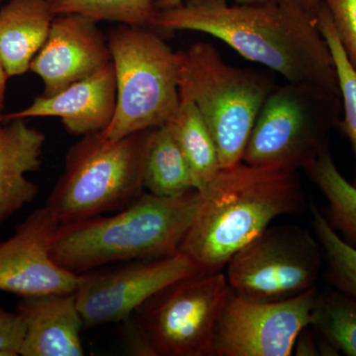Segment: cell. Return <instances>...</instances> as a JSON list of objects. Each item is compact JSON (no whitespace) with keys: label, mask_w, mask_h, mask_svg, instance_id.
Listing matches in <instances>:
<instances>
[{"label":"cell","mask_w":356,"mask_h":356,"mask_svg":"<svg viewBox=\"0 0 356 356\" xmlns=\"http://www.w3.org/2000/svg\"><path fill=\"white\" fill-rule=\"evenodd\" d=\"M324 254L317 238L298 225L267 227L227 264L234 294L255 301L292 298L317 286Z\"/></svg>","instance_id":"obj_9"},{"label":"cell","mask_w":356,"mask_h":356,"mask_svg":"<svg viewBox=\"0 0 356 356\" xmlns=\"http://www.w3.org/2000/svg\"><path fill=\"white\" fill-rule=\"evenodd\" d=\"M198 209L179 245L200 273H219L282 215L306 207L298 172L241 161L221 168L200 192Z\"/></svg>","instance_id":"obj_2"},{"label":"cell","mask_w":356,"mask_h":356,"mask_svg":"<svg viewBox=\"0 0 356 356\" xmlns=\"http://www.w3.org/2000/svg\"><path fill=\"white\" fill-rule=\"evenodd\" d=\"M154 128L120 140L99 133L70 147L65 170L47 199L58 225L123 210L144 193L145 161Z\"/></svg>","instance_id":"obj_4"},{"label":"cell","mask_w":356,"mask_h":356,"mask_svg":"<svg viewBox=\"0 0 356 356\" xmlns=\"http://www.w3.org/2000/svg\"><path fill=\"white\" fill-rule=\"evenodd\" d=\"M341 93L307 81L276 84L257 115L243 152L248 165L304 170L330 147L339 127Z\"/></svg>","instance_id":"obj_7"},{"label":"cell","mask_w":356,"mask_h":356,"mask_svg":"<svg viewBox=\"0 0 356 356\" xmlns=\"http://www.w3.org/2000/svg\"><path fill=\"white\" fill-rule=\"evenodd\" d=\"M304 172L327 200L323 214L330 226L341 233L344 242L356 247V186L337 170L330 147L307 165Z\"/></svg>","instance_id":"obj_20"},{"label":"cell","mask_w":356,"mask_h":356,"mask_svg":"<svg viewBox=\"0 0 356 356\" xmlns=\"http://www.w3.org/2000/svg\"><path fill=\"white\" fill-rule=\"evenodd\" d=\"M144 184L149 193L161 197H175L196 189L188 163L165 124L152 133Z\"/></svg>","instance_id":"obj_19"},{"label":"cell","mask_w":356,"mask_h":356,"mask_svg":"<svg viewBox=\"0 0 356 356\" xmlns=\"http://www.w3.org/2000/svg\"><path fill=\"white\" fill-rule=\"evenodd\" d=\"M344 51L356 67V0H323Z\"/></svg>","instance_id":"obj_25"},{"label":"cell","mask_w":356,"mask_h":356,"mask_svg":"<svg viewBox=\"0 0 356 356\" xmlns=\"http://www.w3.org/2000/svg\"><path fill=\"white\" fill-rule=\"evenodd\" d=\"M184 0H154L156 8L159 10H165V9L173 8V7L179 6ZM238 4H264L271 3V2L277 1V0H234Z\"/></svg>","instance_id":"obj_29"},{"label":"cell","mask_w":356,"mask_h":356,"mask_svg":"<svg viewBox=\"0 0 356 356\" xmlns=\"http://www.w3.org/2000/svg\"><path fill=\"white\" fill-rule=\"evenodd\" d=\"M314 233L324 254V278L332 287L356 298V248L344 242L330 226L317 204L311 200Z\"/></svg>","instance_id":"obj_22"},{"label":"cell","mask_w":356,"mask_h":356,"mask_svg":"<svg viewBox=\"0 0 356 356\" xmlns=\"http://www.w3.org/2000/svg\"><path fill=\"white\" fill-rule=\"evenodd\" d=\"M315 16L318 30L329 46L336 67L343 112V119L339 122V128L348 138L353 147L355 161L353 184L356 186V67L351 64L339 41L331 14L324 2L318 6Z\"/></svg>","instance_id":"obj_23"},{"label":"cell","mask_w":356,"mask_h":356,"mask_svg":"<svg viewBox=\"0 0 356 356\" xmlns=\"http://www.w3.org/2000/svg\"><path fill=\"white\" fill-rule=\"evenodd\" d=\"M117 102L113 62L53 96L36 97L27 108L3 116L14 118L58 117L67 132L76 136L99 133L113 119Z\"/></svg>","instance_id":"obj_14"},{"label":"cell","mask_w":356,"mask_h":356,"mask_svg":"<svg viewBox=\"0 0 356 356\" xmlns=\"http://www.w3.org/2000/svg\"><path fill=\"white\" fill-rule=\"evenodd\" d=\"M179 58V93L200 111L222 168L241 163L257 115L276 86L273 74L234 67L212 44L198 42Z\"/></svg>","instance_id":"obj_5"},{"label":"cell","mask_w":356,"mask_h":356,"mask_svg":"<svg viewBox=\"0 0 356 356\" xmlns=\"http://www.w3.org/2000/svg\"><path fill=\"white\" fill-rule=\"evenodd\" d=\"M322 1L323 0H301L302 4L305 6L307 10L314 14L316 13Z\"/></svg>","instance_id":"obj_31"},{"label":"cell","mask_w":356,"mask_h":356,"mask_svg":"<svg viewBox=\"0 0 356 356\" xmlns=\"http://www.w3.org/2000/svg\"><path fill=\"white\" fill-rule=\"evenodd\" d=\"M9 77L7 76L6 70L4 69L3 63L0 58V122L3 121V116L1 115L3 109L4 98H6V83Z\"/></svg>","instance_id":"obj_30"},{"label":"cell","mask_w":356,"mask_h":356,"mask_svg":"<svg viewBox=\"0 0 356 356\" xmlns=\"http://www.w3.org/2000/svg\"><path fill=\"white\" fill-rule=\"evenodd\" d=\"M58 226L44 206L18 225L10 238L0 242V291L21 298L76 291L77 275L58 266L51 255Z\"/></svg>","instance_id":"obj_12"},{"label":"cell","mask_w":356,"mask_h":356,"mask_svg":"<svg viewBox=\"0 0 356 356\" xmlns=\"http://www.w3.org/2000/svg\"><path fill=\"white\" fill-rule=\"evenodd\" d=\"M97 21L81 14L56 16L30 70L41 77L44 96H53L112 62Z\"/></svg>","instance_id":"obj_13"},{"label":"cell","mask_w":356,"mask_h":356,"mask_svg":"<svg viewBox=\"0 0 356 356\" xmlns=\"http://www.w3.org/2000/svg\"><path fill=\"white\" fill-rule=\"evenodd\" d=\"M56 15L81 14L97 21L153 28L154 0H48Z\"/></svg>","instance_id":"obj_24"},{"label":"cell","mask_w":356,"mask_h":356,"mask_svg":"<svg viewBox=\"0 0 356 356\" xmlns=\"http://www.w3.org/2000/svg\"><path fill=\"white\" fill-rule=\"evenodd\" d=\"M165 125L188 163L195 188L203 191L222 168L209 128L191 98L179 93L177 111Z\"/></svg>","instance_id":"obj_18"},{"label":"cell","mask_w":356,"mask_h":356,"mask_svg":"<svg viewBox=\"0 0 356 356\" xmlns=\"http://www.w3.org/2000/svg\"><path fill=\"white\" fill-rule=\"evenodd\" d=\"M233 294L222 271L197 273L156 293L135 318L156 356H212L218 322Z\"/></svg>","instance_id":"obj_8"},{"label":"cell","mask_w":356,"mask_h":356,"mask_svg":"<svg viewBox=\"0 0 356 356\" xmlns=\"http://www.w3.org/2000/svg\"><path fill=\"white\" fill-rule=\"evenodd\" d=\"M125 334L126 341L133 355L143 356H156L149 339L143 331L142 327L138 324L136 318L131 317L125 321Z\"/></svg>","instance_id":"obj_27"},{"label":"cell","mask_w":356,"mask_h":356,"mask_svg":"<svg viewBox=\"0 0 356 356\" xmlns=\"http://www.w3.org/2000/svg\"><path fill=\"white\" fill-rule=\"evenodd\" d=\"M200 192L161 197L144 192L112 216L102 215L60 225L51 255L58 266L79 275L113 262L172 257L191 227Z\"/></svg>","instance_id":"obj_3"},{"label":"cell","mask_w":356,"mask_h":356,"mask_svg":"<svg viewBox=\"0 0 356 356\" xmlns=\"http://www.w3.org/2000/svg\"><path fill=\"white\" fill-rule=\"evenodd\" d=\"M116 74L113 119L103 139L165 125L179 104V58L149 27L121 24L109 32Z\"/></svg>","instance_id":"obj_6"},{"label":"cell","mask_w":356,"mask_h":356,"mask_svg":"<svg viewBox=\"0 0 356 356\" xmlns=\"http://www.w3.org/2000/svg\"><path fill=\"white\" fill-rule=\"evenodd\" d=\"M293 353L296 356H318V346L317 337L314 334L310 325L304 327L295 341Z\"/></svg>","instance_id":"obj_28"},{"label":"cell","mask_w":356,"mask_h":356,"mask_svg":"<svg viewBox=\"0 0 356 356\" xmlns=\"http://www.w3.org/2000/svg\"><path fill=\"white\" fill-rule=\"evenodd\" d=\"M200 273L184 254L77 275L76 305L86 329L125 322L147 300L175 281Z\"/></svg>","instance_id":"obj_11"},{"label":"cell","mask_w":356,"mask_h":356,"mask_svg":"<svg viewBox=\"0 0 356 356\" xmlns=\"http://www.w3.org/2000/svg\"><path fill=\"white\" fill-rule=\"evenodd\" d=\"M153 28L205 33L287 81H307L341 93L329 46L315 14L301 0L234 6L227 0H184L159 10Z\"/></svg>","instance_id":"obj_1"},{"label":"cell","mask_w":356,"mask_h":356,"mask_svg":"<svg viewBox=\"0 0 356 356\" xmlns=\"http://www.w3.org/2000/svg\"><path fill=\"white\" fill-rule=\"evenodd\" d=\"M17 312L26 329L19 355H84L81 339L83 321L74 293L22 297Z\"/></svg>","instance_id":"obj_15"},{"label":"cell","mask_w":356,"mask_h":356,"mask_svg":"<svg viewBox=\"0 0 356 356\" xmlns=\"http://www.w3.org/2000/svg\"><path fill=\"white\" fill-rule=\"evenodd\" d=\"M309 325L339 353L356 356L355 297L334 287L318 291Z\"/></svg>","instance_id":"obj_21"},{"label":"cell","mask_w":356,"mask_h":356,"mask_svg":"<svg viewBox=\"0 0 356 356\" xmlns=\"http://www.w3.org/2000/svg\"><path fill=\"white\" fill-rule=\"evenodd\" d=\"M317 286L280 301L232 295L213 341L212 356H290L300 332L310 325Z\"/></svg>","instance_id":"obj_10"},{"label":"cell","mask_w":356,"mask_h":356,"mask_svg":"<svg viewBox=\"0 0 356 356\" xmlns=\"http://www.w3.org/2000/svg\"><path fill=\"white\" fill-rule=\"evenodd\" d=\"M25 324L19 313L0 308V351L6 356L19 355L25 337Z\"/></svg>","instance_id":"obj_26"},{"label":"cell","mask_w":356,"mask_h":356,"mask_svg":"<svg viewBox=\"0 0 356 356\" xmlns=\"http://www.w3.org/2000/svg\"><path fill=\"white\" fill-rule=\"evenodd\" d=\"M0 122V222L32 203L39 186L26 177L42 165L46 136L23 118Z\"/></svg>","instance_id":"obj_16"},{"label":"cell","mask_w":356,"mask_h":356,"mask_svg":"<svg viewBox=\"0 0 356 356\" xmlns=\"http://www.w3.org/2000/svg\"><path fill=\"white\" fill-rule=\"evenodd\" d=\"M0 356H6V355H4L3 353H1V351H0Z\"/></svg>","instance_id":"obj_32"},{"label":"cell","mask_w":356,"mask_h":356,"mask_svg":"<svg viewBox=\"0 0 356 356\" xmlns=\"http://www.w3.org/2000/svg\"><path fill=\"white\" fill-rule=\"evenodd\" d=\"M56 16L48 0H9L0 8V58L8 77L30 70Z\"/></svg>","instance_id":"obj_17"}]
</instances>
